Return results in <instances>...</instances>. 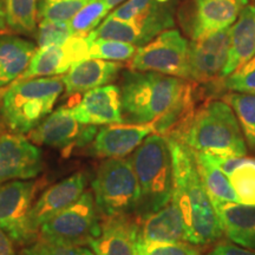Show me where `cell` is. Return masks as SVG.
<instances>
[{"label": "cell", "instance_id": "52a82bcc", "mask_svg": "<svg viewBox=\"0 0 255 255\" xmlns=\"http://www.w3.org/2000/svg\"><path fill=\"white\" fill-rule=\"evenodd\" d=\"M100 220L94 194L84 191L76 202L41 225L38 239L57 245L85 246L100 235Z\"/></svg>", "mask_w": 255, "mask_h": 255}, {"label": "cell", "instance_id": "8d00e7d4", "mask_svg": "<svg viewBox=\"0 0 255 255\" xmlns=\"http://www.w3.org/2000/svg\"><path fill=\"white\" fill-rule=\"evenodd\" d=\"M207 255H255L253 250L248 248H242L237 244H231V242H221L216 245L212 251Z\"/></svg>", "mask_w": 255, "mask_h": 255}, {"label": "cell", "instance_id": "7c38bea8", "mask_svg": "<svg viewBox=\"0 0 255 255\" xmlns=\"http://www.w3.org/2000/svg\"><path fill=\"white\" fill-rule=\"evenodd\" d=\"M231 27L189 41L187 81L208 83L222 78L231 45Z\"/></svg>", "mask_w": 255, "mask_h": 255}, {"label": "cell", "instance_id": "484cf974", "mask_svg": "<svg viewBox=\"0 0 255 255\" xmlns=\"http://www.w3.org/2000/svg\"><path fill=\"white\" fill-rule=\"evenodd\" d=\"M5 25L21 34H31L38 23V0H2Z\"/></svg>", "mask_w": 255, "mask_h": 255}, {"label": "cell", "instance_id": "83f0119b", "mask_svg": "<svg viewBox=\"0 0 255 255\" xmlns=\"http://www.w3.org/2000/svg\"><path fill=\"white\" fill-rule=\"evenodd\" d=\"M240 202L255 206V157H245L244 163L228 176Z\"/></svg>", "mask_w": 255, "mask_h": 255}, {"label": "cell", "instance_id": "2e32d148", "mask_svg": "<svg viewBox=\"0 0 255 255\" xmlns=\"http://www.w3.org/2000/svg\"><path fill=\"white\" fill-rule=\"evenodd\" d=\"M155 132L152 124L113 123L98 129L91 150L102 158H123L138 148L150 133Z\"/></svg>", "mask_w": 255, "mask_h": 255}, {"label": "cell", "instance_id": "6da1fadb", "mask_svg": "<svg viewBox=\"0 0 255 255\" xmlns=\"http://www.w3.org/2000/svg\"><path fill=\"white\" fill-rule=\"evenodd\" d=\"M165 139L173 163V200L182 214L187 242L196 246L216 242L225 232L201 180L195 154L183 141Z\"/></svg>", "mask_w": 255, "mask_h": 255}, {"label": "cell", "instance_id": "ab89813d", "mask_svg": "<svg viewBox=\"0 0 255 255\" xmlns=\"http://www.w3.org/2000/svg\"><path fill=\"white\" fill-rule=\"evenodd\" d=\"M124 1H127V0H104V2L108 5V7H109L110 9L116 8L117 6L123 4Z\"/></svg>", "mask_w": 255, "mask_h": 255}, {"label": "cell", "instance_id": "8fae6325", "mask_svg": "<svg viewBox=\"0 0 255 255\" xmlns=\"http://www.w3.org/2000/svg\"><path fill=\"white\" fill-rule=\"evenodd\" d=\"M40 186V181L31 178L0 183V227L8 233L15 244H32L26 218Z\"/></svg>", "mask_w": 255, "mask_h": 255}, {"label": "cell", "instance_id": "7402d4cb", "mask_svg": "<svg viewBox=\"0 0 255 255\" xmlns=\"http://www.w3.org/2000/svg\"><path fill=\"white\" fill-rule=\"evenodd\" d=\"M255 56V5L247 4L242 8L231 27V45L222 77Z\"/></svg>", "mask_w": 255, "mask_h": 255}, {"label": "cell", "instance_id": "e0dca14e", "mask_svg": "<svg viewBox=\"0 0 255 255\" xmlns=\"http://www.w3.org/2000/svg\"><path fill=\"white\" fill-rule=\"evenodd\" d=\"M72 115L84 126L122 123L121 89L108 84L84 92L82 100L71 108Z\"/></svg>", "mask_w": 255, "mask_h": 255}, {"label": "cell", "instance_id": "4dcf8cb0", "mask_svg": "<svg viewBox=\"0 0 255 255\" xmlns=\"http://www.w3.org/2000/svg\"><path fill=\"white\" fill-rule=\"evenodd\" d=\"M109 12L110 8L104 0H91L70 20V25L75 34L88 36L101 24L102 19Z\"/></svg>", "mask_w": 255, "mask_h": 255}, {"label": "cell", "instance_id": "7a4b0ae2", "mask_svg": "<svg viewBox=\"0 0 255 255\" xmlns=\"http://www.w3.org/2000/svg\"><path fill=\"white\" fill-rule=\"evenodd\" d=\"M121 89L123 122L152 124L191 97L187 79L154 71L123 73Z\"/></svg>", "mask_w": 255, "mask_h": 255}, {"label": "cell", "instance_id": "277c9868", "mask_svg": "<svg viewBox=\"0 0 255 255\" xmlns=\"http://www.w3.org/2000/svg\"><path fill=\"white\" fill-rule=\"evenodd\" d=\"M182 141L191 150L213 156H246L247 145L237 116L225 101L195 109Z\"/></svg>", "mask_w": 255, "mask_h": 255}, {"label": "cell", "instance_id": "f1b7e54d", "mask_svg": "<svg viewBox=\"0 0 255 255\" xmlns=\"http://www.w3.org/2000/svg\"><path fill=\"white\" fill-rule=\"evenodd\" d=\"M91 0H38L39 20L70 21Z\"/></svg>", "mask_w": 255, "mask_h": 255}, {"label": "cell", "instance_id": "d4e9b609", "mask_svg": "<svg viewBox=\"0 0 255 255\" xmlns=\"http://www.w3.org/2000/svg\"><path fill=\"white\" fill-rule=\"evenodd\" d=\"M194 151V150H193ZM197 169L214 208L226 202H240L229 178L213 163L209 155L194 151Z\"/></svg>", "mask_w": 255, "mask_h": 255}, {"label": "cell", "instance_id": "4316f807", "mask_svg": "<svg viewBox=\"0 0 255 255\" xmlns=\"http://www.w3.org/2000/svg\"><path fill=\"white\" fill-rule=\"evenodd\" d=\"M223 101L234 111L247 144L255 150V94L231 92Z\"/></svg>", "mask_w": 255, "mask_h": 255}, {"label": "cell", "instance_id": "8992f818", "mask_svg": "<svg viewBox=\"0 0 255 255\" xmlns=\"http://www.w3.org/2000/svg\"><path fill=\"white\" fill-rule=\"evenodd\" d=\"M92 191L103 218L135 216L139 186L130 157L105 158L96 170Z\"/></svg>", "mask_w": 255, "mask_h": 255}, {"label": "cell", "instance_id": "30bf717a", "mask_svg": "<svg viewBox=\"0 0 255 255\" xmlns=\"http://www.w3.org/2000/svg\"><path fill=\"white\" fill-rule=\"evenodd\" d=\"M97 126H84L72 115L71 108L62 107L46 116L28 132V139L69 152L73 148L84 146L94 141Z\"/></svg>", "mask_w": 255, "mask_h": 255}, {"label": "cell", "instance_id": "836d02e7", "mask_svg": "<svg viewBox=\"0 0 255 255\" xmlns=\"http://www.w3.org/2000/svg\"><path fill=\"white\" fill-rule=\"evenodd\" d=\"M75 32L71 28L70 21L40 20L37 31L38 47L59 45L72 37Z\"/></svg>", "mask_w": 255, "mask_h": 255}, {"label": "cell", "instance_id": "d6986e66", "mask_svg": "<svg viewBox=\"0 0 255 255\" xmlns=\"http://www.w3.org/2000/svg\"><path fill=\"white\" fill-rule=\"evenodd\" d=\"M138 221L136 216L104 218L101 233L88 245L95 255H136Z\"/></svg>", "mask_w": 255, "mask_h": 255}, {"label": "cell", "instance_id": "f546056e", "mask_svg": "<svg viewBox=\"0 0 255 255\" xmlns=\"http://www.w3.org/2000/svg\"><path fill=\"white\" fill-rule=\"evenodd\" d=\"M90 43L89 58L111 60V62H127L136 53L138 47L126 41L96 39Z\"/></svg>", "mask_w": 255, "mask_h": 255}, {"label": "cell", "instance_id": "ffe728a7", "mask_svg": "<svg viewBox=\"0 0 255 255\" xmlns=\"http://www.w3.org/2000/svg\"><path fill=\"white\" fill-rule=\"evenodd\" d=\"M121 62L89 58L71 66L64 73L63 83L68 95L87 92L110 84L122 69Z\"/></svg>", "mask_w": 255, "mask_h": 255}, {"label": "cell", "instance_id": "5b68a950", "mask_svg": "<svg viewBox=\"0 0 255 255\" xmlns=\"http://www.w3.org/2000/svg\"><path fill=\"white\" fill-rule=\"evenodd\" d=\"M63 77H34L17 79L6 89L0 115L9 131L28 133L52 113L63 94Z\"/></svg>", "mask_w": 255, "mask_h": 255}, {"label": "cell", "instance_id": "74e56055", "mask_svg": "<svg viewBox=\"0 0 255 255\" xmlns=\"http://www.w3.org/2000/svg\"><path fill=\"white\" fill-rule=\"evenodd\" d=\"M14 244L8 233L0 227V255H15Z\"/></svg>", "mask_w": 255, "mask_h": 255}, {"label": "cell", "instance_id": "ba28073f", "mask_svg": "<svg viewBox=\"0 0 255 255\" xmlns=\"http://www.w3.org/2000/svg\"><path fill=\"white\" fill-rule=\"evenodd\" d=\"M189 41L177 30H165L139 46L128 63L133 71H154L187 79V56Z\"/></svg>", "mask_w": 255, "mask_h": 255}, {"label": "cell", "instance_id": "d590c367", "mask_svg": "<svg viewBox=\"0 0 255 255\" xmlns=\"http://www.w3.org/2000/svg\"><path fill=\"white\" fill-rule=\"evenodd\" d=\"M20 255H95V253L84 246L57 245L37 239L23 250Z\"/></svg>", "mask_w": 255, "mask_h": 255}, {"label": "cell", "instance_id": "9c48e42d", "mask_svg": "<svg viewBox=\"0 0 255 255\" xmlns=\"http://www.w3.org/2000/svg\"><path fill=\"white\" fill-rule=\"evenodd\" d=\"M174 26V5L165 6L132 19H119L108 15L94 31L88 34V40L110 39L126 41L137 47L157 37L159 33Z\"/></svg>", "mask_w": 255, "mask_h": 255}, {"label": "cell", "instance_id": "ac0fdd59", "mask_svg": "<svg viewBox=\"0 0 255 255\" xmlns=\"http://www.w3.org/2000/svg\"><path fill=\"white\" fill-rule=\"evenodd\" d=\"M248 0H194L189 33L191 39L231 27Z\"/></svg>", "mask_w": 255, "mask_h": 255}, {"label": "cell", "instance_id": "9a60e30c", "mask_svg": "<svg viewBox=\"0 0 255 255\" xmlns=\"http://www.w3.org/2000/svg\"><path fill=\"white\" fill-rule=\"evenodd\" d=\"M89 47L88 36L82 34H73L59 45L38 47L26 71L18 79L64 75L75 64L89 59Z\"/></svg>", "mask_w": 255, "mask_h": 255}, {"label": "cell", "instance_id": "44dd1931", "mask_svg": "<svg viewBox=\"0 0 255 255\" xmlns=\"http://www.w3.org/2000/svg\"><path fill=\"white\" fill-rule=\"evenodd\" d=\"M138 240L148 242H180L187 241L183 218L175 201L157 212L137 219Z\"/></svg>", "mask_w": 255, "mask_h": 255}, {"label": "cell", "instance_id": "d6a6232c", "mask_svg": "<svg viewBox=\"0 0 255 255\" xmlns=\"http://www.w3.org/2000/svg\"><path fill=\"white\" fill-rule=\"evenodd\" d=\"M222 87L233 92L255 94V56L222 77Z\"/></svg>", "mask_w": 255, "mask_h": 255}, {"label": "cell", "instance_id": "603a6c76", "mask_svg": "<svg viewBox=\"0 0 255 255\" xmlns=\"http://www.w3.org/2000/svg\"><path fill=\"white\" fill-rule=\"evenodd\" d=\"M215 210L226 237L239 246L255 251V206L226 202Z\"/></svg>", "mask_w": 255, "mask_h": 255}, {"label": "cell", "instance_id": "1f68e13d", "mask_svg": "<svg viewBox=\"0 0 255 255\" xmlns=\"http://www.w3.org/2000/svg\"><path fill=\"white\" fill-rule=\"evenodd\" d=\"M136 255H202V252L187 241L148 242L137 239Z\"/></svg>", "mask_w": 255, "mask_h": 255}, {"label": "cell", "instance_id": "5bb4252c", "mask_svg": "<svg viewBox=\"0 0 255 255\" xmlns=\"http://www.w3.org/2000/svg\"><path fill=\"white\" fill-rule=\"evenodd\" d=\"M44 168L40 149L21 133L0 130V183L37 177Z\"/></svg>", "mask_w": 255, "mask_h": 255}, {"label": "cell", "instance_id": "f35d334b", "mask_svg": "<svg viewBox=\"0 0 255 255\" xmlns=\"http://www.w3.org/2000/svg\"><path fill=\"white\" fill-rule=\"evenodd\" d=\"M6 26L5 25V11H4V1L0 0V31Z\"/></svg>", "mask_w": 255, "mask_h": 255}, {"label": "cell", "instance_id": "3957f363", "mask_svg": "<svg viewBox=\"0 0 255 255\" xmlns=\"http://www.w3.org/2000/svg\"><path fill=\"white\" fill-rule=\"evenodd\" d=\"M131 164L139 186L136 219L157 212L173 199V163L165 137L152 132L132 152Z\"/></svg>", "mask_w": 255, "mask_h": 255}, {"label": "cell", "instance_id": "e575fe53", "mask_svg": "<svg viewBox=\"0 0 255 255\" xmlns=\"http://www.w3.org/2000/svg\"><path fill=\"white\" fill-rule=\"evenodd\" d=\"M173 0H127L123 4L117 6L109 17L119 19H132L139 15L150 13L156 9L163 8L165 6L173 5Z\"/></svg>", "mask_w": 255, "mask_h": 255}, {"label": "cell", "instance_id": "4fadbf2b", "mask_svg": "<svg viewBox=\"0 0 255 255\" xmlns=\"http://www.w3.org/2000/svg\"><path fill=\"white\" fill-rule=\"evenodd\" d=\"M87 184V174L78 171L47 188L34 201L26 218V228L32 242L38 239L41 225L76 202L85 191Z\"/></svg>", "mask_w": 255, "mask_h": 255}, {"label": "cell", "instance_id": "cb8c5ba5", "mask_svg": "<svg viewBox=\"0 0 255 255\" xmlns=\"http://www.w3.org/2000/svg\"><path fill=\"white\" fill-rule=\"evenodd\" d=\"M37 45L11 34H0V90L14 83L26 71Z\"/></svg>", "mask_w": 255, "mask_h": 255}, {"label": "cell", "instance_id": "60d3db41", "mask_svg": "<svg viewBox=\"0 0 255 255\" xmlns=\"http://www.w3.org/2000/svg\"><path fill=\"white\" fill-rule=\"evenodd\" d=\"M253 1H255V0H253Z\"/></svg>", "mask_w": 255, "mask_h": 255}]
</instances>
